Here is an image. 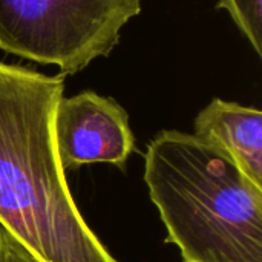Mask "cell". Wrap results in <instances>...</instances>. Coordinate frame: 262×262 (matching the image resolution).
Wrapping results in <instances>:
<instances>
[{
	"label": "cell",
	"mask_w": 262,
	"mask_h": 262,
	"mask_svg": "<svg viewBox=\"0 0 262 262\" xmlns=\"http://www.w3.org/2000/svg\"><path fill=\"white\" fill-rule=\"evenodd\" d=\"M64 75L0 60V227L40 262H120L83 218L54 138Z\"/></svg>",
	"instance_id": "cell-1"
},
{
	"label": "cell",
	"mask_w": 262,
	"mask_h": 262,
	"mask_svg": "<svg viewBox=\"0 0 262 262\" xmlns=\"http://www.w3.org/2000/svg\"><path fill=\"white\" fill-rule=\"evenodd\" d=\"M144 183L183 262H262V187L193 134L158 132Z\"/></svg>",
	"instance_id": "cell-2"
},
{
	"label": "cell",
	"mask_w": 262,
	"mask_h": 262,
	"mask_svg": "<svg viewBox=\"0 0 262 262\" xmlns=\"http://www.w3.org/2000/svg\"><path fill=\"white\" fill-rule=\"evenodd\" d=\"M141 0H0V49L75 75L109 57Z\"/></svg>",
	"instance_id": "cell-3"
},
{
	"label": "cell",
	"mask_w": 262,
	"mask_h": 262,
	"mask_svg": "<svg viewBox=\"0 0 262 262\" xmlns=\"http://www.w3.org/2000/svg\"><path fill=\"white\" fill-rule=\"evenodd\" d=\"M54 138L64 170L97 163L124 170L135 152L127 112L114 98L94 91L61 97L54 115Z\"/></svg>",
	"instance_id": "cell-4"
},
{
	"label": "cell",
	"mask_w": 262,
	"mask_h": 262,
	"mask_svg": "<svg viewBox=\"0 0 262 262\" xmlns=\"http://www.w3.org/2000/svg\"><path fill=\"white\" fill-rule=\"evenodd\" d=\"M195 137L223 150L239 170L262 187V112L213 98L195 118Z\"/></svg>",
	"instance_id": "cell-5"
},
{
	"label": "cell",
	"mask_w": 262,
	"mask_h": 262,
	"mask_svg": "<svg viewBox=\"0 0 262 262\" xmlns=\"http://www.w3.org/2000/svg\"><path fill=\"white\" fill-rule=\"evenodd\" d=\"M216 9H226L238 29L262 55V0H220Z\"/></svg>",
	"instance_id": "cell-6"
},
{
	"label": "cell",
	"mask_w": 262,
	"mask_h": 262,
	"mask_svg": "<svg viewBox=\"0 0 262 262\" xmlns=\"http://www.w3.org/2000/svg\"><path fill=\"white\" fill-rule=\"evenodd\" d=\"M0 262H40L8 230L0 227Z\"/></svg>",
	"instance_id": "cell-7"
}]
</instances>
